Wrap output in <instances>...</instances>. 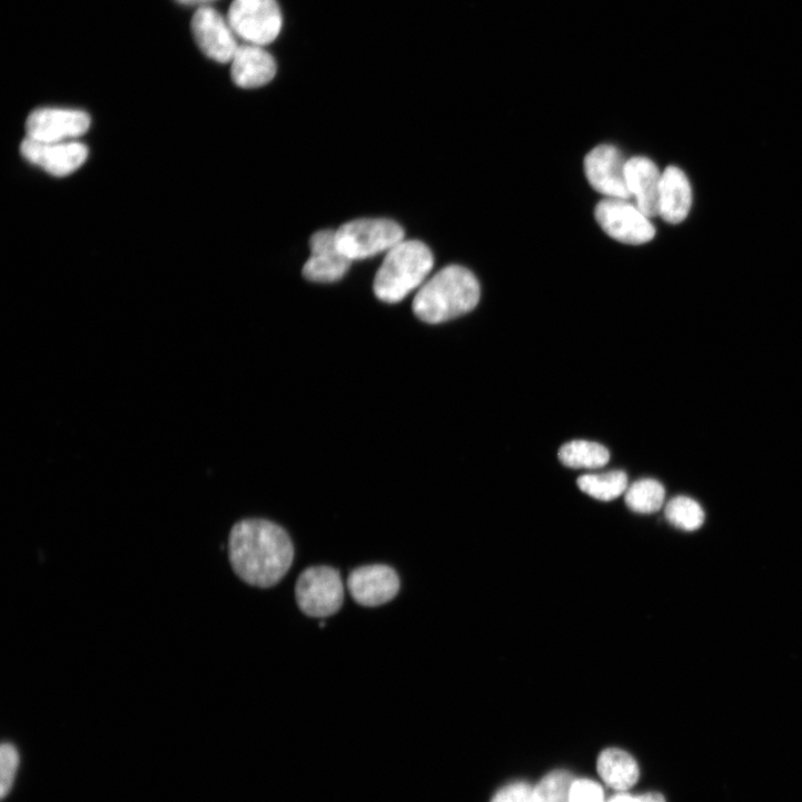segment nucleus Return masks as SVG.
<instances>
[{
    "mask_svg": "<svg viewBox=\"0 0 802 802\" xmlns=\"http://www.w3.org/2000/svg\"><path fill=\"white\" fill-rule=\"evenodd\" d=\"M228 554L239 578L249 585L268 588L287 575L294 563L295 548L281 526L267 519L248 518L232 527Z\"/></svg>",
    "mask_w": 802,
    "mask_h": 802,
    "instance_id": "nucleus-1",
    "label": "nucleus"
},
{
    "mask_svg": "<svg viewBox=\"0 0 802 802\" xmlns=\"http://www.w3.org/2000/svg\"><path fill=\"white\" fill-rule=\"evenodd\" d=\"M479 298L476 277L464 267L448 266L422 286L413 310L422 321L436 325L472 311Z\"/></svg>",
    "mask_w": 802,
    "mask_h": 802,
    "instance_id": "nucleus-2",
    "label": "nucleus"
},
{
    "mask_svg": "<svg viewBox=\"0 0 802 802\" xmlns=\"http://www.w3.org/2000/svg\"><path fill=\"white\" fill-rule=\"evenodd\" d=\"M434 267L430 249L417 240L402 241L386 254L374 283L376 297L387 304L404 300L424 284Z\"/></svg>",
    "mask_w": 802,
    "mask_h": 802,
    "instance_id": "nucleus-3",
    "label": "nucleus"
},
{
    "mask_svg": "<svg viewBox=\"0 0 802 802\" xmlns=\"http://www.w3.org/2000/svg\"><path fill=\"white\" fill-rule=\"evenodd\" d=\"M336 236L340 250L355 261L387 254L404 241L405 232L388 219H358L341 226Z\"/></svg>",
    "mask_w": 802,
    "mask_h": 802,
    "instance_id": "nucleus-4",
    "label": "nucleus"
},
{
    "mask_svg": "<svg viewBox=\"0 0 802 802\" xmlns=\"http://www.w3.org/2000/svg\"><path fill=\"white\" fill-rule=\"evenodd\" d=\"M227 19L238 39L264 48L274 43L284 28L277 0H234Z\"/></svg>",
    "mask_w": 802,
    "mask_h": 802,
    "instance_id": "nucleus-5",
    "label": "nucleus"
},
{
    "mask_svg": "<svg viewBox=\"0 0 802 802\" xmlns=\"http://www.w3.org/2000/svg\"><path fill=\"white\" fill-rule=\"evenodd\" d=\"M300 610L310 617H327L343 606L345 588L339 572L329 566H314L304 571L296 585Z\"/></svg>",
    "mask_w": 802,
    "mask_h": 802,
    "instance_id": "nucleus-6",
    "label": "nucleus"
},
{
    "mask_svg": "<svg viewBox=\"0 0 802 802\" xmlns=\"http://www.w3.org/2000/svg\"><path fill=\"white\" fill-rule=\"evenodd\" d=\"M595 219L607 236L624 245L641 246L655 237L650 218L628 200H602L595 208Z\"/></svg>",
    "mask_w": 802,
    "mask_h": 802,
    "instance_id": "nucleus-7",
    "label": "nucleus"
},
{
    "mask_svg": "<svg viewBox=\"0 0 802 802\" xmlns=\"http://www.w3.org/2000/svg\"><path fill=\"white\" fill-rule=\"evenodd\" d=\"M191 31L205 56L221 65L231 63L240 44L227 18L211 7L199 8Z\"/></svg>",
    "mask_w": 802,
    "mask_h": 802,
    "instance_id": "nucleus-8",
    "label": "nucleus"
},
{
    "mask_svg": "<svg viewBox=\"0 0 802 802\" xmlns=\"http://www.w3.org/2000/svg\"><path fill=\"white\" fill-rule=\"evenodd\" d=\"M91 128V118L80 110L46 108L36 110L27 122L29 139L59 143L76 141Z\"/></svg>",
    "mask_w": 802,
    "mask_h": 802,
    "instance_id": "nucleus-9",
    "label": "nucleus"
},
{
    "mask_svg": "<svg viewBox=\"0 0 802 802\" xmlns=\"http://www.w3.org/2000/svg\"><path fill=\"white\" fill-rule=\"evenodd\" d=\"M627 160L618 149L602 145L593 149L584 160V171L591 187L608 199L630 200L626 185Z\"/></svg>",
    "mask_w": 802,
    "mask_h": 802,
    "instance_id": "nucleus-10",
    "label": "nucleus"
},
{
    "mask_svg": "<svg viewBox=\"0 0 802 802\" xmlns=\"http://www.w3.org/2000/svg\"><path fill=\"white\" fill-rule=\"evenodd\" d=\"M21 155L49 175L65 178L87 162L89 149L78 141L46 143L27 138L21 145Z\"/></svg>",
    "mask_w": 802,
    "mask_h": 802,
    "instance_id": "nucleus-11",
    "label": "nucleus"
},
{
    "mask_svg": "<svg viewBox=\"0 0 802 802\" xmlns=\"http://www.w3.org/2000/svg\"><path fill=\"white\" fill-rule=\"evenodd\" d=\"M353 598L363 606L384 605L396 597L400 580L394 568L384 564L362 566L347 581Z\"/></svg>",
    "mask_w": 802,
    "mask_h": 802,
    "instance_id": "nucleus-12",
    "label": "nucleus"
},
{
    "mask_svg": "<svg viewBox=\"0 0 802 802\" xmlns=\"http://www.w3.org/2000/svg\"><path fill=\"white\" fill-rule=\"evenodd\" d=\"M310 251L303 274L311 283H336L345 277L353 264L340 250L334 230L316 232L310 239Z\"/></svg>",
    "mask_w": 802,
    "mask_h": 802,
    "instance_id": "nucleus-13",
    "label": "nucleus"
},
{
    "mask_svg": "<svg viewBox=\"0 0 802 802\" xmlns=\"http://www.w3.org/2000/svg\"><path fill=\"white\" fill-rule=\"evenodd\" d=\"M277 75L275 58L264 47L242 44L231 61V78L241 89L269 85Z\"/></svg>",
    "mask_w": 802,
    "mask_h": 802,
    "instance_id": "nucleus-14",
    "label": "nucleus"
},
{
    "mask_svg": "<svg viewBox=\"0 0 802 802\" xmlns=\"http://www.w3.org/2000/svg\"><path fill=\"white\" fill-rule=\"evenodd\" d=\"M626 185L636 207L647 217L659 216L662 174L647 158L635 157L626 162Z\"/></svg>",
    "mask_w": 802,
    "mask_h": 802,
    "instance_id": "nucleus-15",
    "label": "nucleus"
},
{
    "mask_svg": "<svg viewBox=\"0 0 802 802\" xmlns=\"http://www.w3.org/2000/svg\"><path fill=\"white\" fill-rule=\"evenodd\" d=\"M692 207V189L687 177L676 167L662 172L659 216L670 225L683 222Z\"/></svg>",
    "mask_w": 802,
    "mask_h": 802,
    "instance_id": "nucleus-16",
    "label": "nucleus"
},
{
    "mask_svg": "<svg viewBox=\"0 0 802 802\" xmlns=\"http://www.w3.org/2000/svg\"><path fill=\"white\" fill-rule=\"evenodd\" d=\"M597 772L611 788L625 791L638 780L640 769L635 759L624 750L608 747L597 759Z\"/></svg>",
    "mask_w": 802,
    "mask_h": 802,
    "instance_id": "nucleus-17",
    "label": "nucleus"
},
{
    "mask_svg": "<svg viewBox=\"0 0 802 802\" xmlns=\"http://www.w3.org/2000/svg\"><path fill=\"white\" fill-rule=\"evenodd\" d=\"M558 458L563 465L575 469H597L610 461L608 450L601 444L573 440L561 447Z\"/></svg>",
    "mask_w": 802,
    "mask_h": 802,
    "instance_id": "nucleus-18",
    "label": "nucleus"
},
{
    "mask_svg": "<svg viewBox=\"0 0 802 802\" xmlns=\"http://www.w3.org/2000/svg\"><path fill=\"white\" fill-rule=\"evenodd\" d=\"M628 479L624 472L613 471L602 474H587L577 479L580 489L588 496L610 502L625 494Z\"/></svg>",
    "mask_w": 802,
    "mask_h": 802,
    "instance_id": "nucleus-19",
    "label": "nucleus"
},
{
    "mask_svg": "<svg viewBox=\"0 0 802 802\" xmlns=\"http://www.w3.org/2000/svg\"><path fill=\"white\" fill-rule=\"evenodd\" d=\"M624 495L626 506L637 514L656 513L665 502V488L651 478L636 481L627 487Z\"/></svg>",
    "mask_w": 802,
    "mask_h": 802,
    "instance_id": "nucleus-20",
    "label": "nucleus"
},
{
    "mask_svg": "<svg viewBox=\"0 0 802 802\" xmlns=\"http://www.w3.org/2000/svg\"><path fill=\"white\" fill-rule=\"evenodd\" d=\"M666 521L684 532H695L702 527L705 514L702 506L686 496L672 498L664 509Z\"/></svg>",
    "mask_w": 802,
    "mask_h": 802,
    "instance_id": "nucleus-21",
    "label": "nucleus"
},
{
    "mask_svg": "<svg viewBox=\"0 0 802 802\" xmlns=\"http://www.w3.org/2000/svg\"><path fill=\"white\" fill-rule=\"evenodd\" d=\"M574 780L566 770L549 772L534 788L535 802H570Z\"/></svg>",
    "mask_w": 802,
    "mask_h": 802,
    "instance_id": "nucleus-22",
    "label": "nucleus"
},
{
    "mask_svg": "<svg viewBox=\"0 0 802 802\" xmlns=\"http://www.w3.org/2000/svg\"><path fill=\"white\" fill-rule=\"evenodd\" d=\"M20 764V754L12 743H3L0 747V794L6 798L12 790L18 769Z\"/></svg>",
    "mask_w": 802,
    "mask_h": 802,
    "instance_id": "nucleus-23",
    "label": "nucleus"
},
{
    "mask_svg": "<svg viewBox=\"0 0 802 802\" xmlns=\"http://www.w3.org/2000/svg\"><path fill=\"white\" fill-rule=\"evenodd\" d=\"M570 802H605L603 789L592 780H574L570 792Z\"/></svg>",
    "mask_w": 802,
    "mask_h": 802,
    "instance_id": "nucleus-24",
    "label": "nucleus"
},
{
    "mask_svg": "<svg viewBox=\"0 0 802 802\" xmlns=\"http://www.w3.org/2000/svg\"><path fill=\"white\" fill-rule=\"evenodd\" d=\"M492 802H535L534 788L526 782H514L502 788Z\"/></svg>",
    "mask_w": 802,
    "mask_h": 802,
    "instance_id": "nucleus-25",
    "label": "nucleus"
},
{
    "mask_svg": "<svg viewBox=\"0 0 802 802\" xmlns=\"http://www.w3.org/2000/svg\"><path fill=\"white\" fill-rule=\"evenodd\" d=\"M607 802H666V800L659 792H647L640 795L621 793L613 796Z\"/></svg>",
    "mask_w": 802,
    "mask_h": 802,
    "instance_id": "nucleus-26",
    "label": "nucleus"
},
{
    "mask_svg": "<svg viewBox=\"0 0 802 802\" xmlns=\"http://www.w3.org/2000/svg\"><path fill=\"white\" fill-rule=\"evenodd\" d=\"M177 2L185 4V6H191V7H209L212 2H216V0H177Z\"/></svg>",
    "mask_w": 802,
    "mask_h": 802,
    "instance_id": "nucleus-27",
    "label": "nucleus"
}]
</instances>
